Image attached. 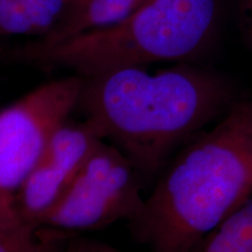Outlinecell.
Listing matches in <instances>:
<instances>
[{"label": "cell", "mask_w": 252, "mask_h": 252, "mask_svg": "<svg viewBox=\"0 0 252 252\" xmlns=\"http://www.w3.org/2000/svg\"><path fill=\"white\" fill-rule=\"evenodd\" d=\"M45 232L46 226L31 224L21 219L13 198L0 200V252H33Z\"/></svg>", "instance_id": "9c48e42d"}, {"label": "cell", "mask_w": 252, "mask_h": 252, "mask_svg": "<svg viewBox=\"0 0 252 252\" xmlns=\"http://www.w3.org/2000/svg\"><path fill=\"white\" fill-rule=\"evenodd\" d=\"M190 252H252V196Z\"/></svg>", "instance_id": "ba28073f"}, {"label": "cell", "mask_w": 252, "mask_h": 252, "mask_svg": "<svg viewBox=\"0 0 252 252\" xmlns=\"http://www.w3.org/2000/svg\"><path fill=\"white\" fill-rule=\"evenodd\" d=\"M152 0H68L59 24L40 41L54 43L83 32L112 26Z\"/></svg>", "instance_id": "52a82bcc"}, {"label": "cell", "mask_w": 252, "mask_h": 252, "mask_svg": "<svg viewBox=\"0 0 252 252\" xmlns=\"http://www.w3.org/2000/svg\"><path fill=\"white\" fill-rule=\"evenodd\" d=\"M64 252H121L112 245L87 237L70 236Z\"/></svg>", "instance_id": "4fadbf2b"}, {"label": "cell", "mask_w": 252, "mask_h": 252, "mask_svg": "<svg viewBox=\"0 0 252 252\" xmlns=\"http://www.w3.org/2000/svg\"><path fill=\"white\" fill-rule=\"evenodd\" d=\"M140 178L122 151L100 141L41 226L72 232L98 230L121 220L131 223L145 204Z\"/></svg>", "instance_id": "277c9868"}, {"label": "cell", "mask_w": 252, "mask_h": 252, "mask_svg": "<svg viewBox=\"0 0 252 252\" xmlns=\"http://www.w3.org/2000/svg\"><path fill=\"white\" fill-rule=\"evenodd\" d=\"M36 35L26 0H0V36Z\"/></svg>", "instance_id": "30bf717a"}, {"label": "cell", "mask_w": 252, "mask_h": 252, "mask_svg": "<svg viewBox=\"0 0 252 252\" xmlns=\"http://www.w3.org/2000/svg\"><path fill=\"white\" fill-rule=\"evenodd\" d=\"M223 122L252 137V100L241 102L232 106Z\"/></svg>", "instance_id": "7c38bea8"}, {"label": "cell", "mask_w": 252, "mask_h": 252, "mask_svg": "<svg viewBox=\"0 0 252 252\" xmlns=\"http://www.w3.org/2000/svg\"><path fill=\"white\" fill-rule=\"evenodd\" d=\"M100 141L86 121L67 122L60 127L14 195V208L21 219L41 226V220L70 187Z\"/></svg>", "instance_id": "8992f818"}, {"label": "cell", "mask_w": 252, "mask_h": 252, "mask_svg": "<svg viewBox=\"0 0 252 252\" xmlns=\"http://www.w3.org/2000/svg\"><path fill=\"white\" fill-rule=\"evenodd\" d=\"M228 99V86L212 72L178 67L152 74L128 67L84 78L78 106L96 133L150 179Z\"/></svg>", "instance_id": "6da1fadb"}, {"label": "cell", "mask_w": 252, "mask_h": 252, "mask_svg": "<svg viewBox=\"0 0 252 252\" xmlns=\"http://www.w3.org/2000/svg\"><path fill=\"white\" fill-rule=\"evenodd\" d=\"M242 7H243L245 27H247V32L252 45V0H242Z\"/></svg>", "instance_id": "9a60e30c"}, {"label": "cell", "mask_w": 252, "mask_h": 252, "mask_svg": "<svg viewBox=\"0 0 252 252\" xmlns=\"http://www.w3.org/2000/svg\"><path fill=\"white\" fill-rule=\"evenodd\" d=\"M217 19L219 0H152L112 26L54 43L33 41L14 49L12 56L89 78L116 69L194 58L212 39Z\"/></svg>", "instance_id": "3957f363"}, {"label": "cell", "mask_w": 252, "mask_h": 252, "mask_svg": "<svg viewBox=\"0 0 252 252\" xmlns=\"http://www.w3.org/2000/svg\"><path fill=\"white\" fill-rule=\"evenodd\" d=\"M36 35L45 36L54 28L67 9L68 0H26Z\"/></svg>", "instance_id": "8fae6325"}, {"label": "cell", "mask_w": 252, "mask_h": 252, "mask_svg": "<svg viewBox=\"0 0 252 252\" xmlns=\"http://www.w3.org/2000/svg\"><path fill=\"white\" fill-rule=\"evenodd\" d=\"M83 87L78 75L47 82L0 111V200L14 197L78 106Z\"/></svg>", "instance_id": "5b68a950"}, {"label": "cell", "mask_w": 252, "mask_h": 252, "mask_svg": "<svg viewBox=\"0 0 252 252\" xmlns=\"http://www.w3.org/2000/svg\"><path fill=\"white\" fill-rule=\"evenodd\" d=\"M252 196V137L220 122L181 151L131 222L152 252H190Z\"/></svg>", "instance_id": "7a4b0ae2"}, {"label": "cell", "mask_w": 252, "mask_h": 252, "mask_svg": "<svg viewBox=\"0 0 252 252\" xmlns=\"http://www.w3.org/2000/svg\"><path fill=\"white\" fill-rule=\"evenodd\" d=\"M69 237L70 236L67 231L46 226L42 241L33 252H64Z\"/></svg>", "instance_id": "5bb4252c"}]
</instances>
